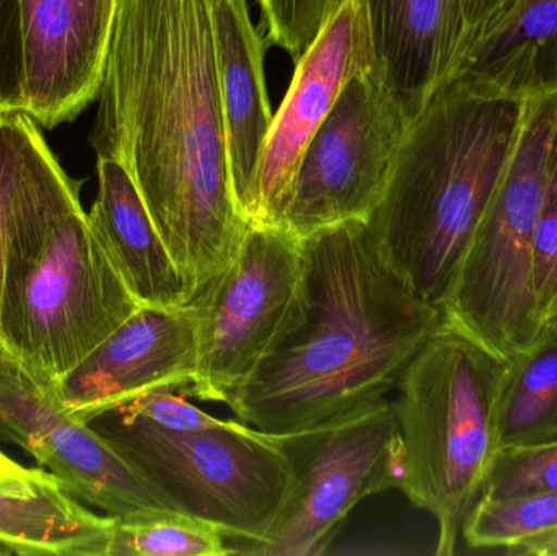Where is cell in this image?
Listing matches in <instances>:
<instances>
[{
    "mask_svg": "<svg viewBox=\"0 0 557 556\" xmlns=\"http://www.w3.org/2000/svg\"><path fill=\"white\" fill-rule=\"evenodd\" d=\"M98 100L91 147L136 183L193 302L250 225L232 189L212 0H120Z\"/></svg>",
    "mask_w": 557,
    "mask_h": 556,
    "instance_id": "obj_1",
    "label": "cell"
},
{
    "mask_svg": "<svg viewBox=\"0 0 557 556\" xmlns=\"http://www.w3.org/2000/svg\"><path fill=\"white\" fill-rule=\"evenodd\" d=\"M301 258L300 320L227 404L270 436L386 398L444 323L392 270L367 222L304 238Z\"/></svg>",
    "mask_w": 557,
    "mask_h": 556,
    "instance_id": "obj_2",
    "label": "cell"
},
{
    "mask_svg": "<svg viewBox=\"0 0 557 556\" xmlns=\"http://www.w3.org/2000/svg\"><path fill=\"white\" fill-rule=\"evenodd\" d=\"M527 98L454 77L409 124L385 198L367 221L406 286L444 306L529 110Z\"/></svg>",
    "mask_w": 557,
    "mask_h": 556,
    "instance_id": "obj_3",
    "label": "cell"
},
{
    "mask_svg": "<svg viewBox=\"0 0 557 556\" xmlns=\"http://www.w3.org/2000/svg\"><path fill=\"white\" fill-rule=\"evenodd\" d=\"M81 185L39 133L10 222L0 351L48 392L140 307L88 222Z\"/></svg>",
    "mask_w": 557,
    "mask_h": 556,
    "instance_id": "obj_4",
    "label": "cell"
},
{
    "mask_svg": "<svg viewBox=\"0 0 557 556\" xmlns=\"http://www.w3.org/2000/svg\"><path fill=\"white\" fill-rule=\"evenodd\" d=\"M507 361L442 323L412 358L393 401L403 446V493L434 516L435 554H455L500 450Z\"/></svg>",
    "mask_w": 557,
    "mask_h": 556,
    "instance_id": "obj_5",
    "label": "cell"
},
{
    "mask_svg": "<svg viewBox=\"0 0 557 556\" xmlns=\"http://www.w3.org/2000/svg\"><path fill=\"white\" fill-rule=\"evenodd\" d=\"M180 512L211 522L232 542L263 541L287 505L290 464L276 436L245 423L180 433L124 407L87 421Z\"/></svg>",
    "mask_w": 557,
    "mask_h": 556,
    "instance_id": "obj_6",
    "label": "cell"
},
{
    "mask_svg": "<svg viewBox=\"0 0 557 556\" xmlns=\"http://www.w3.org/2000/svg\"><path fill=\"white\" fill-rule=\"evenodd\" d=\"M556 121L557 94L530 98L499 188L442 306L445 323L504 361L539 343L533 238Z\"/></svg>",
    "mask_w": 557,
    "mask_h": 556,
    "instance_id": "obj_7",
    "label": "cell"
},
{
    "mask_svg": "<svg viewBox=\"0 0 557 556\" xmlns=\"http://www.w3.org/2000/svg\"><path fill=\"white\" fill-rule=\"evenodd\" d=\"M276 440L294 475L287 505L270 534L237 555H323L362 499L405 480L401 431L386 398Z\"/></svg>",
    "mask_w": 557,
    "mask_h": 556,
    "instance_id": "obj_8",
    "label": "cell"
},
{
    "mask_svg": "<svg viewBox=\"0 0 557 556\" xmlns=\"http://www.w3.org/2000/svg\"><path fill=\"white\" fill-rule=\"evenodd\" d=\"M301 240L282 225H248L234 263L193 300L195 381L183 391L227 405L300 320Z\"/></svg>",
    "mask_w": 557,
    "mask_h": 556,
    "instance_id": "obj_9",
    "label": "cell"
},
{
    "mask_svg": "<svg viewBox=\"0 0 557 556\" xmlns=\"http://www.w3.org/2000/svg\"><path fill=\"white\" fill-rule=\"evenodd\" d=\"M409 124L376 64L350 78L301 157L282 227L304 240L369 221L385 198Z\"/></svg>",
    "mask_w": 557,
    "mask_h": 556,
    "instance_id": "obj_10",
    "label": "cell"
},
{
    "mask_svg": "<svg viewBox=\"0 0 557 556\" xmlns=\"http://www.w3.org/2000/svg\"><path fill=\"white\" fill-rule=\"evenodd\" d=\"M0 437L51 472L88 508L114 519L178 511L85 421L61 407L5 353L0 351Z\"/></svg>",
    "mask_w": 557,
    "mask_h": 556,
    "instance_id": "obj_11",
    "label": "cell"
},
{
    "mask_svg": "<svg viewBox=\"0 0 557 556\" xmlns=\"http://www.w3.org/2000/svg\"><path fill=\"white\" fill-rule=\"evenodd\" d=\"M375 65L366 0H343L295 65L264 143L248 224L281 225L301 157L347 82Z\"/></svg>",
    "mask_w": 557,
    "mask_h": 556,
    "instance_id": "obj_12",
    "label": "cell"
},
{
    "mask_svg": "<svg viewBox=\"0 0 557 556\" xmlns=\"http://www.w3.org/2000/svg\"><path fill=\"white\" fill-rule=\"evenodd\" d=\"M120 0H20L22 111L46 129L100 95Z\"/></svg>",
    "mask_w": 557,
    "mask_h": 556,
    "instance_id": "obj_13",
    "label": "cell"
},
{
    "mask_svg": "<svg viewBox=\"0 0 557 556\" xmlns=\"http://www.w3.org/2000/svg\"><path fill=\"white\" fill-rule=\"evenodd\" d=\"M196 358L198 313L193 304L139 307L51 392L64 410L87 423L156 388L183 394L195 381Z\"/></svg>",
    "mask_w": 557,
    "mask_h": 556,
    "instance_id": "obj_14",
    "label": "cell"
},
{
    "mask_svg": "<svg viewBox=\"0 0 557 556\" xmlns=\"http://www.w3.org/2000/svg\"><path fill=\"white\" fill-rule=\"evenodd\" d=\"M212 16L232 189L247 221L255 176L274 118L264 74L268 41L253 25L247 0H212Z\"/></svg>",
    "mask_w": 557,
    "mask_h": 556,
    "instance_id": "obj_15",
    "label": "cell"
},
{
    "mask_svg": "<svg viewBox=\"0 0 557 556\" xmlns=\"http://www.w3.org/2000/svg\"><path fill=\"white\" fill-rule=\"evenodd\" d=\"M98 193L88 222L140 307L191 304L188 287L127 170L97 157Z\"/></svg>",
    "mask_w": 557,
    "mask_h": 556,
    "instance_id": "obj_16",
    "label": "cell"
},
{
    "mask_svg": "<svg viewBox=\"0 0 557 556\" xmlns=\"http://www.w3.org/2000/svg\"><path fill=\"white\" fill-rule=\"evenodd\" d=\"M375 64L414 120L442 84L447 0H366Z\"/></svg>",
    "mask_w": 557,
    "mask_h": 556,
    "instance_id": "obj_17",
    "label": "cell"
},
{
    "mask_svg": "<svg viewBox=\"0 0 557 556\" xmlns=\"http://www.w3.org/2000/svg\"><path fill=\"white\" fill-rule=\"evenodd\" d=\"M517 98L557 94V0H517L450 78ZM448 78V81H450Z\"/></svg>",
    "mask_w": 557,
    "mask_h": 556,
    "instance_id": "obj_18",
    "label": "cell"
},
{
    "mask_svg": "<svg viewBox=\"0 0 557 556\" xmlns=\"http://www.w3.org/2000/svg\"><path fill=\"white\" fill-rule=\"evenodd\" d=\"M113 522L69 495L54 475L28 490L0 489V545L12 555L104 556Z\"/></svg>",
    "mask_w": 557,
    "mask_h": 556,
    "instance_id": "obj_19",
    "label": "cell"
},
{
    "mask_svg": "<svg viewBox=\"0 0 557 556\" xmlns=\"http://www.w3.org/2000/svg\"><path fill=\"white\" fill-rule=\"evenodd\" d=\"M557 441V335L507 361L499 407V443L535 446Z\"/></svg>",
    "mask_w": 557,
    "mask_h": 556,
    "instance_id": "obj_20",
    "label": "cell"
},
{
    "mask_svg": "<svg viewBox=\"0 0 557 556\" xmlns=\"http://www.w3.org/2000/svg\"><path fill=\"white\" fill-rule=\"evenodd\" d=\"M211 522L185 512L150 511L114 519L104 556L237 555Z\"/></svg>",
    "mask_w": 557,
    "mask_h": 556,
    "instance_id": "obj_21",
    "label": "cell"
},
{
    "mask_svg": "<svg viewBox=\"0 0 557 556\" xmlns=\"http://www.w3.org/2000/svg\"><path fill=\"white\" fill-rule=\"evenodd\" d=\"M557 528V492L491 502L480 498L461 529L473 551L513 554L536 535Z\"/></svg>",
    "mask_w": 557,
    "mask_h": 556,
    "instance_id": "obj_22",
    "label": "cell"
},
{
    "mask_svg": "<svg viewBox=\"0 0 557 556\" xmlns=\"http://www.w3.org/2000/svg\"><path fill=\"white\" fill-rule=\"evenodd\" d=\"M532 294L540 342L557 323V121L533 238Z\"/></svg>",
    "mask_w": 557,
    "mask_h": 556,
    "instance_id": "obj_23",
    "label": "cell"
},
{
    "mask_svg": "<svg viewBox=\"0 0 557 556\" xmlns=\"http://www.w3.org/2000/svg\"><path fill=\"white\" fill-rule=\"evenodd\" d=\"M557 492V441L497 453L481 498L491 502Z\"/></svg>",
    "mask_w": 557,
    "mask_h": 556,
    "instance_id": "obj_24",
    "label": "cell"
},
{
    "mask_svg": "<svg viewBox=\"0 0 557 556\" xmlns=\"http://www.w3.org/2000/svg\"><path fill=\"white\" fill-rule=\"evenodd\" d=\"M39 133L38 123L25 111L0 114V289L13 208Z\"/></svg>",
    "mask_w": 557,
    "mask_h": 556,
    "instance_id": "obj_25",
    "label": "cell"
},
{
    "mask_svg": "<svg viewBox=\"0 0 557 556\" xmlns=\"http://www.w3.org/2000/svg\"><path fill=\"white\" fill-rule=\"evenodd\" d=\"M341 3L343 0H258L261 33L268 45L284 49L297 62Z\"/></svg>",
    "mask_w": 557,
    "mask_h": 556,
    "instance_id": "obj_26",
    "label": "cell"
},
{
    "mask_svg": "<svg viewBox=\"0 0 557 556\" xmlns=\"http://www.w3.org/2000/svg\"><path fill=\"white\" fill-rule=\"evenodd\" d=\"M516 3L517 0H447L442 84L504 22Z\"/></svg>",
    "mask_w": 557,
    "mask_h": 556,
    "instance_id": "obj_27",
    "label": "cell"
},
{
    "mask_svg": "<svg viewBox=\"0 0 557 556\" xmlns=\"http://www.w3.org/2000/svg\"><path fill=\"white\" fill-rule=\"evenodd\" d=\"M121 407L146 418L157 427L180 431V433H201V431L237 427L240 423L238 420H219L199 410L195 405L176 395L175 388H156V391L146 392Z\"/></svg>",
    "mask_w": 557,
    "mask_h": 556,
    "instance_id": "obj_28",
    "label": "cell"
},
{
    "mask_svg": "<svg viewBox=\"0 0 557 556\" xmlns=\"http://www.w3.org/2000/svg\"><path fill=\"white\" fill-rule=\"evenodd\" d=\"M23 41L20 0H0V114L22 111Z\"/></svg>",
    "mask_w": 557,
    "mask_h": 556,
    "instance_id": "obj_29",
    "label": "cell"
},
{
    "mask_svg": "<svg viewBox=\"0 0 557 556\" xmlns=\"http://www.w3.org/2000/svg\"><path fill=\"white\" fill-rule=\"evenodd\" d=\"M52 473L42 467L25 469L15 460L0 450V489L5 490H28L39 485L51 477Z\"/></svg>",
    "mask_w": 557,
    "mask_h": 556,
    "instance_id": "obj_30",
    "label": "cell"
},
{
    "mask_svg": "<svg viewBox=\"0 0 557 556\" xmlns=\"http://www.w3.org/2000/svg\"><path fill=\"white\" fill-rule=\"evenodd\" d=\"M512 555L557 556V528L545 532V534L536 535L532 541L525 542Z\"/></svg>",
    "mask_w": 557,
    "mask_h": 556,
    "instance_id": "obj_31",
    "label": "cell"
},
{
    "mask_svg": "<svg viewBox=\"0 0 557 556\" xmlns=\"http://www.w3.org/2000/svg\"><path fill=\"white\" fill-rule=\"evenodd\" d=\"M0 555H12V554H10V551H7V548L3 547V545H0Z\"/></svg>",
    "mask_w": 557,
    "mask_h": 556,
    "instance_id": "obj_32",
    "label": "cell"
},
{
    "mask_svg": "<svg viewBox=\"0 0 557 556\" xmlns=\"http://www.w3.org/2000/svg\"><path fill=\"white\" fill-rule=\"evenodd\" d=\"M549 335H557V323H556L555 329L552 330V333H549Z\"/></svg>",
    "mask_w": 557,
    "mask_h": 556,
    "instance_id": "obj_33",
    "label": "cell"
}]
</instances>
